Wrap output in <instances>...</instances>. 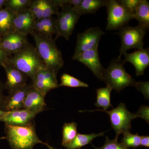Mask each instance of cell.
<instances>
[{
    "label": "cell",
    "instance_id": "cell-1",
    "mask_svg": "<svg viewBox=\"0 0 149 149\" xmlns=\"http://www.w3.org/2000/svg\"><path fill=\"white\" fill-rule=\"evenodd\" d=\"M6 62L27 75L32 82L39 70L46 68L36 47L29 43L21 49L9 56Z\"/></svg>",
    "mask_w": 149,
    "mask_h": 149
},
{
    "label": "cell",
    "instance_id": "cell-2",
    "mask_svg": "<svg viewBox=\"0 0 149 149\" xmlns=\"http://www.w3.org/2000/svg\"><path fill=\"white\" fill-rule=\"evenodd\" d=\"M30 34L34 38L35 47L46 68L57 76L64 65V61L61 51L57 47L55 40L34 31Z\"/></svg>",
    "mask_w": 149,
    "mask_h": 149
},
{
    "label": "cell",
    "instance_id": "cell-3",
    "mask_svg": "<svg viewBox=\"0 0 149 149\" xmlns=\"http://www.w3.org/2000/svg\"><path fill=\"white\" fill-rule=\"evenodd\" d=\"M6 139L13 149H32L35 145L41 143L49 149L51 146L39 139L35 130L34 121L24 126H13L5 124Z\"/></svg>",
    "mask_w": 149,
    "mask_h": 149
},
{
    "label": "cell",
    "instance_id": "cell-4",
    "mask_svg": "<svg viewBox=\"0 0 149 149\" xmlns=\"http://www.w3.org/2000/svg\"><path fill=\"white\" fill-rule=\"evenodd\" d=\"M103 81L116 91L120 92L126 87H135L136 82L126 72L123 63L120 60L112 61L103 73Z\"/></svg>",
    "mask_w": 149,
    "mask_h": 149
},
{
    "label": "cell",
    "instance_id": "cell-5",
    "mask_svg": "<svg viewBox=\"0 0 149 149\" xmlns=\"http://www.w3.org/2000/svg\"><path fill=\"white\" fill-rule=\"evenodd\" d=\"M103 111L109 115L112 128L116 133V137L118 138L120 134L130 132L131 129V122L134 118H137L136 113H133L128 110L125 104L120 103L116 108L110 111L101 109L83 111Z\"/></svg>",
    "mask_w": 149,
    "mask_h": 149
},
{
    "label": "cell",
    "instance_id": "cell-6",
    "mask_svg": "<svg viewBox=\"0 0 149 149\" xmlns=\"http://www.w3.org/2000/svg\"><path fill=\"white\" fill-rule=\"evenodd\" d=\"M146 33V29L139 25L135 27L125 26L120 28L118 34L121 40V47L117 60H120L123 54L130 49H144L143 40Z\"/></svg>",
    "mask_w": 149,
    "mask_h": 149
},
{
    "label": "cell",
    "instance_id": "cell-7",
    "mask_svg": "<svg viewBox=\"0 0 149 149\" xmlns=\"http://www.w3.org/2000/svg\"><path fill=\"white\" fill-rule=\"evenodd\" d=\"M61 8V11L59 12L56 19L57 32L55 40L58 37H62L68 40L81 15L70 5L63 6Z\"/></svg>",
    "mask_w": 149,
    "mask_h": 149
},
{
    "label": "cell",
    "instance_id": "cell-8",
    "mask_svg": "<svg viewBox=\"0 0 149 149\" xmlns=\"http://www.w3.org/2000/svg\"><path fill=\"white\" fill-rule=\"evenodd\" d=\"M108 14L107 30L120 29L134 19L133 15L116 0H108L107 5Z\"/></svg>",
    "mask_w": 149,
    "mask_h": 149
},
{
    "label": "cell",
    "instance_id": "cell-9",
    "mask_svg": "<svg viewBox=\"0 0 149 149\" xmlns=\"http://www.w3.org/2000/svg\"><path fill=\"white\" fill-rule=\"evenodd\" d=\"M104 34V32L99 27H91L79 33L77 35L74 54L98 48L99 42Z\"/></svg>",
    "mask_w": 149,
    "mask_h": 149
},
{
    "label": "cell",
    "instance_id": "cell-10",
    "mask_svg": "<svg viewBox=\"0 0 149 149\" xmlns=\"http://www.w3.org/2000/svg\"><path fill=\"white\" fill-rule=\"evenodd\" d=\"M72 59L88 67L96 77L100 81H103V73L104 68L100 61L98 48L80 53L74 54Z\"/></svg>",
    "mask_w": 149,
    "mask_h": 149
},
{
    "label": "cell",
    "instance_id": "cell-11",
    "mask_svg": "<svg viewBox=\"0 0 149 149\" xmlns=\"http://www.w3.org/2000/svg\"><path fill=\"white\" fill-rule=\"evenodd\" d=\"M31 84L32 88L45 97L51 90L59 87L56 75L47 68L37 72Z\"/></svg>",
    "mask_w": 149,
    "mask_h": 149
},
{
    "label": "cell",
    "instance_id": "cell-12",
    "mask_svg": "<svg viewBox=\"0 0 149 149\" xmlns=\"http://www.w3.org/2000/svg\"><path fill=\"white\" fill-rule=\"evenodd\" d=\"M2 66L5 70L6 75L4 87L9 94L22 88L27 84L28 77L13 65L6 61Z\"/></svg>",
    "mask_w": 149,
    "mask_h": 149
},
{
    "label": "cell",
    "instance_id": "cell-13",
    "mask_svg": "<svg viewBox=\"0 0 149 149\" xmlns=\"http://www.w3.org/2000/svg\"><path fill=\"white\" fill-rule=\"evenodd\" d=\"M27 36L13 30L1 37V44L9 56L21 49L29 43Z\"/></svg>",
    "mask_w": 149,
    "mask_h": 149
},
{
    "label": "cell",
    "instance_id": "cell-14",
    "mask_svg": "<svg viewBox=\"0 0 149 149\" xmlns=\"http://www.w3.org/2000/svg\"><path fill=\"white\" fill-rule=\"evenodd\" d=\"M36 19L29 8L14 13L13 26L15 30L28 36L33 31Z\"/></svg>",
    "mask_w": 149,
    "mask_h": 149
},
{
    "label": "cell",
    "instance_id": "cell-15",
    "mask_svg": "<svg viewBox=\"0 0 149 149\" xmlns=\"http://www.w3.org/2000/svg\"><path fill=\"white\" fill-rule=\"evenodd\" d=\"M31 87V84H27L22 88L9 93L6 97L2 110L10 111L24 108L25 97Z\"/></svg>",
    "mask_w": 149,
    "mask_h": 149
},
{
    "label": "cell",
    "instance_id": "cell-16",
    "mask_svg": "<svg viewBox=\"0 0 149 149\" xmlns=\"http://www.w3.org/2000/svg\"><path fill=\"white\" fill-rule=\"evenodd\" d=\"M37 114L25 109H21L6 113L1 121L7 125L13 126H24L33 122Z\"/></svg>",
    "mask_w": 149,
    "mask_h": 149
},
{
    "label": "cell",
    "instance_id": "cell-17",
    "mask_svg": "<svg viewBox=\"0 0 149 149\" xmlns=\"http://www.w3.org/2000/svg\"><path fill=\"white\" fill-rule=\"evenodd\" d=\"M125 61L133 65L136 68V75L141 76L144 74L145 70L149 65V49L138 50L132 53L125 52Z\"/></svg>",
    "mask_w": 149,
    "mask_h": 149
},
{
    "label": "cell",
    "instance_id": "cell-18",
    "mask_svg": "<svg viewBox=\"0 0 149 149\" xmlns=\"http://www.w3.org/2000/svg\"><path fill=\"white\" fill-rule=\"evenodd\" d=\"M45 97L32 86L25 97L24 108L35 114H39L45 110L47 107Z\"/></svg>",
    "mask_w": 149,
    "mask_h": 149
},
{
    "label": "cell",
    "instance_id": "cell-19",
    "mask_svg": "<svg viewBox=\"0 0 149 149\" xmlns=\"http://www.w3.org/2000/svg\"><path fill=\"white\" fill-rule=\"evenodd\" d=\"M108 0H82L80 5L73 7L80 15L94 13L102 7L107 6Z\"/></svg>",
    "mask_w": 149,
    "mask_h": 149
},
{
    "label": "cell",
    "instance_id": "cell-20",
    "mask_svg": "<svg viewBox=\"0 0 149 149\" xmlns=\"http://www.w3.org/2000/svg\"><path fill=\"white\" fill-rule=\"evenodd\" d=\"M133 17L139 21V25L145 29H149V3L148 1L140 0Z\"/></svg>",
    "mask_w": 149,
    "mask_h": 149
},
{
    "label": "cell",
    "instance_id": "cell-21",
    "mask_svg": "<svg viewBox=\"0 0 149 149\" xmlns=\"http://www.w3.org/2000/svg\"><path fill=\"white\" fill-rule=\"evenodd\" d=\"M104 132L98 134H82L78 133L72 141L65 145L66 149H80L82 147L91 143L93 139L97 137L103 136Z\"/></svg>",
    "mask_w": 149,
    "mask_h": 149
},
{
    "label": "cell",
    "instance_id": "cell-22",
    "mask_svg": "<svg viewBox=\"0 0 149 149\" xmlns=\"http://www.w3.org/2000/svg\"><path fill=\"white\" fill-rule=\"evenodd\" d=\"M14 13L7 8L0 10V37L15 30L13 26Z\"/></svg>",
    "mask_w": 149,
    "mask_h": 149
},
{
    "label": "cell",
    "instance_id": "cell-23",
    "mask_svg": "<svg viewBox=\"0 0 149 149\" xmlns=\"http://www.w3.org/2000/svg\"><path fill=\"white\" fill-rule=\"evenodd\" d=\"M112 89L107 85L104 88L97 89V100L95 106L99 108H102L104 110H107L110 107H112L111 103V94Z\"/></svg>",
    "mask_w": 149,
    "mask_h": 149
},
{
    "label": "cell",
    "instance_id": "cell-24",
    "mask_svg": "<svg viewBox=\"0 0 149 149\" xmlns=\"http://www.w3.org/2000/svg\"><path fill=\"white\" fill-rule=\"evenodd\" d=\"M77 123L74 122L65 123L63 127L62 145L64 146L72 141L77 136Z\"/></svg>",
    "mask_w": 149,
    "mask_h": 149
},
{
    "label": "cell",
    "instance_id": "cell-25",
    "mask_svg": "<svg viewBox=\"0 0 149 149\" xmlns=\"http://www.w3.org/2000/svg\"><path fill=\"white\" fill-rule=\"evenodd\" d=\"M60 86H65L70 88H77L80 87L88 88L89 85L87 83L79 80L76 77L71 76L70 74L63 73L61 77Z\"/></svg>",
    "mask_w": 149,
    "mask_h": 149
},
{
    "label": "cell",
    "instance_id": "cell-26",
    "mask_svg": "<svg viewBox=\"0 0 149 149\" xmlns=\"http://www.w3.org/2000/svg\"><path fill=\"white\" fill-rule=\"evenodd\" d=\"M32 0H6L5 8L13 13H17L29 8Z\"/></svg>",
    "mask_w": 149,
    "mask_h": 149
},
{
    "label": "cell",
    "instance_id": "cell-27",
    "mask_svg": "<svg viewBox=\"0 0 149 149\" xmlns=\"http://www.w3.org/2000/svg\"><path fill=\"white\" fill-rule=\"evenodd\" d=\"M141 136L139 134H132L130 132L123 134V137L121 141V143L125 148H136L140 146Z\"/></svg>",
    "mask_w": 149,
    "mask_h": 149
},
{
    "label": "cell",
    "instance_id": "cell-28",
    "mask_svg": "<svg viewBox=\"0 0 149 149\" xmlns=\"http://www.w3.org/2000/svg\"><path fill=\"white\" fill-rule=\"evenodd\" d=\"M43 18L52 17L58 13L59 7L53 0H41Z\"/></svg>",
    "mask_w": 149,
    "mask_h": 149
},
{
    "label": "cell",
    "instance_id": "cell-29",
    "mask_svg": "<svg viewBox=\"0 0 149 149\" xmlns=\"http://www.w3.org/2000/svg\"><path fill=\"white\" fill-rule=\"evenodd\" d=\"M40 20L45 27L49 37L52 38L53 35L56 34V19L52 16L40 19Z\"/></svg>",
    "mask_w": 149,
    "mask_h": 149
},
{
    "label": "cell",
    "instance_id": "cell-30",
    "mask_svg": "<svg viewBox=\"0 0 149 149\" xmlns=\"http://www.w3.org/2000/svg\"><path fill=\"white\" fill-rule=\"evenodd\" d=\"M29 9L36 19L43 18L41 0H32Z\"/></svg>",
    "mask_w": 149,
    "mask_h": 149
},
{
    "label": "cell",
    "instance_id": "cell-31",
    "mask_svg": "<svg viewBox=\"0 0 149 149\" xmlns=\"http://www.w3.org/2000/svg\"><path fill=\"white\" fill-rule=\"evenodd\" d=\"M118 138L115 137L113 140H110L107 137H106L105 143L103 146L101 148H97L93 145L95 149H129L125 148L120 143L118 142Z\"/></svg>",
    "mask_w": 149,
    "mask_h": 149
},
{
    "label": "cell",
    "instance_id": "cell-32",
    "mask_svg": "<svg viewBox=\"0 0 149 149\" xmlns=\"http://www.w3.org/2000/svg\"><path fill=\"white\" fill-rule=\"evenodd\" d=\"M118 2L133 15L139 5L140 0H121L118 1Z\"/></svg>",
    "mask_w": 149,
    "mask_h": 149
},
{
    "label": "cell",
    "instance_id": "cell-33",
    "mask_svg": "<svg viewBox=\"0 0 149 149\" xmlns=\"http://www.w3.org/2000/svg\"><path fill=\"white\" fill-rule=\"evenodd\" d=\"M135 87L143 94L145 98L148 100L149 98V82H139L136 83Z\"/></svg>",
    "mask_w": 149,
    "mask_h": 149
},
{
    "label": "cell",
    "instance_id": "cell-34",
    "mask_svg": "<svg viewBox=\"0 0 149 149\" xmlns=\"http://www.w3.org/2000/svg\"><path fill=\"white\" fill-rule=\"evenodd\" d=\"M82 0H53L54 3L61 7L63 6L70 5L73 7L76 8L80 5Z\"/></svg>",
    "mask_w": 149,
    "mask_h": 149
},
{
    "label": "cell",
    "instance_id": "cell-35",
    "mask_svg": "<svg viewBox=\"0 0 149 149\" xmlns=\"http://www.w3.org/2000/svg\"><path fill=\"white\" fill-rule=\"evenodd\" d=\"M137 118L144 119L147 123L149 121V107L148 106H141L136 113Z\"/></svg>",
    "mask_w": 149,
    "mask_h": 149
},
{
    "label": "cell",
    "instance_id": "cell-36",
    "mask_svg": "<svg viewBox=\"0 0 149 149\" xmlns=\"http://www.w3.org/2000/svg\"><path fill=\"white\" fill-rule=\"evenodd\" d=\"M9 55L3 49L1 44L0 41V66H2L3 64L6 61Z\"/></svg>",
    "mask_w": 149,
    "mask_h": 149
},
{
    "label": "cell",
    "instance_id": "cell-37",
    "mask_svg": "<svg viewBox=\"0 0 149 149\" xmlns=\"http://www.w3.org/2000/svg\"><path fill=\"white\" fill-rule=\"evenodd\" d=\"M140 146L141 147H149V136H141V144Z\"/></svg>",
    "mask_w": 149,
    "mask_h": 149
},
{
    "label": "cell",
    "instance_id": "cell-38",
    "mask_svg": "<svg viewBox=\"0 0 149 149\" xmlns=\"http://www.w3.org/2000/svg\"><path fill=\"white\" fill-rule=\"evenodd\" d=\"M3 84L0 82V109L1 110L6 97V96L4 95L3 94Z\"/></svg>",
    "mask_w": 149,
    "mask_h": 149
},
{
    "label": "cell",
    "instance_id": "cell-39",
    "mask_svg": "<svg viewBox=\"0 0 149 149\" xmlns=\"http://www.w3.org/2000/svg\"><path fill=\"white\" fill-rule=\"evenodd\" d=\"M7 111H4L0 109V121L5 115Z\"/></svg>",
    "mask_w": 149,
    "mask_h": 149
},
{
    "label": "cell",
    "instance_id": "cell-40",
    "mask_svg": "<svg viewBox=\"0 0 149 149\" xmlns=\"http://www.w3.org/2000/svg\"><path fill=\"white\" fill-rule=\"evenodd\" d=\"M6 0H0V10L3 9V6H5Z\"/></svg>",
    "mask_w": 149,
    "mask_h": 149
},
{
    "label": "cell",
    "instance_id": "cell-41",
    "mask_svg": "<svg viewBox=\"0 0 149 149\" xmlns=\"http://www.w3.org/2000/svg\"><path fill=\"white\" fill-rule=\"evenodd\" d=\"M3 139H6V137H0V141L1 140H3Z\"/></svg>",
    "mask_w": 149,
    "mask_h": 149
},
{
    "label": "cell",
    "instance_id": "cell-42",
    "mask_svg": "<svg viewBox=\"0 0 149 149\" xmlns=\"http://www.w3.org/2000/svg\"><path fill=\"white\" fill-rule=\"evenodd\" d=\"M51 149H56L55 148H53V147H52V148Z\"/></svg>",
    "mask_w": 149,
    "mask_h": 149
},
{
    "label": "cell",
    "instance_id": "cell-43",
    "mask_svg": "<svg viewBox=\"0 0 149 149\" xmlns=\"http://www.w3.org/2000/svg\"><path fill=\"white\" fill-rule=\"evenodd\" d=\"M1 41V37H0V41Z\"/></svg>",
    "mask_w": 149,
    "mask_h": 149
}]
</instances>
